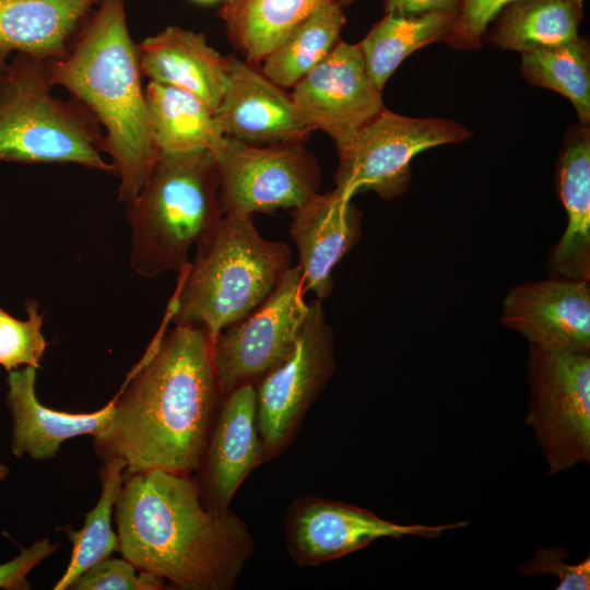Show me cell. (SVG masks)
<instances>
[{
	"label": "cell",
	"instance_id": "obj_1",
	"mask_svg": "<svg viewBox=\"0 0 590 590\" xmlns=\"http://www.w3.org/2000/svg\"><path fill=\"white\" fill-rule=\"evenodd\" d=\"M211 343L188 324L156 335L111 399L109 425L94 437L104 461H121L125 475L196 473L222 400Z\"/></svg>",
	"mask_w": 590,
	"mask_h": 590
},
{
	"label": "cell",
	"instance_id": "obj_2",
	"mask_svg": "<svg viewBox=\"0 0 590 590\" xmlns=\"http://www.w3.org/2000/svg\"><path fill=\"white\" fill-rule=\"evenodd\" d=\"M190 475H125L114 510L118 552L176 589H234L253 554V536L231 509L209 510Z\"/></svg>",
	"mask_w": 590,
	"mask_h": 590
},
{
	"label": "cell",
	"instance_id": "obj_3",
	"mask_svg": "<svg viewBox=\"0 0 590 590\" xmlns=\"http://www.w3.org/2000/svg\"><path fill=\"white\" fill-rule=\"evenodd\" d=\"M50 85L62 86L99 122L103 152L120 179L118 200L128 203L145 184L160 154L145 102L139 49L127 23L126 0H101L69 54L45 61Z\"/></svg>",
	"mask_w": 590,
	"mask_h": 590
},
{
	"label": "cell",
	"instance_id": "obj_4",
	"mask_svg": "<svg viewBox=\"0 0 590 590\" xmlns=\"http://www.w3.org/2000/svg\"><path fill=\"white\" fill-rule=\"evenodd\" d=\"M196 247L166 318L200 328L211 339L262 304L291 267V248L263 238L252 215H222Z\"/></svg>",
	"mask_w": 590,
	"mask_h": 590
},
{
	"label": "cell",
	"instance_id": "obj_5",
	"mask_svg": "<svg viewBox=\"0 0 590 590\" xmlns=\"http://www.w3.org/2000/svg\"><path fill=\"white\" fill-rule=\"evenodd\" d=\"M127 204L130 266L143 278L180 273L188 252L223 213L220 180L210 151L160 152L138 194Z\"/></svg>",
	"mask_w": 590,
	"mask_h": 590
},
{
	"label": "cell",
	"instance_id": "obj_6",
	"mask_svg": "<svg viewBox=\"0 0 590 590\" xmlns=\"http://www.w3.org/2000/svg\"><path fill=\"white\" fill-rule=\"evenodd\" d=\"M45 61L16 52L0 66V161L74 163L115 174L104 131L81 102L55 97Z\"/></svg>",
	"mask_w": 590,
	"mask_h": 590
},
{
	"label": "cell",
	"instance_id": "obj_7",
	"mask_svg": "<svg viewBox=\"0 0 590 590\" xmlns=\"http://www.w3.org/2000/svg\"><path fill=\"white\" fill-rule=\"evenodd\" d=\"M531 425L548 474L590 461V355L531 345L528 357Z\"/></svg>",
	"mask_w": 590,
	"mask_h": 590
},
{
	"label": "cell",
	"instance_id": "obj_8",
	"mask_svg": "<svg viewBox=\"0 0 590 590\" xmlns=\"http://www.w3.org/2000/svg\"><path fill=\"white\" fill-rule=\"evenodd\" d=\"M471 137L469 129L450 119L413 118L385 108L339 155L335 190L347 199L365 191H375L384 200L396 199L410 186L415 155Z\"/></svg>",
	"mask_w": 590,
	"mask_h": 590
},
{
	"label": "cell",
	"instance_id": "obj_9",
	"mask_svg": "<svg viewBox=\"0 0 590 590\" xmlns=\"http://www.w3.org/2000/svg\"><path fill=\"white\" fill-rule=\"evenodd\" d=\"M334 333L321 302L309 311L290 355L256 387L257 425L267 462L282 455L337 369Z\"/></svg>",
	"mask_w": 590,
	"mask_h": 590
},
{
	"label": "cell",
	"instance_id": "obj_10",
	"mask_svg": "<svg viewBox=\"0 0 590 590\" xmlns=\"http://www.w3.org/2000/svg\"><path fill=\"white\" fill-rule=\"evenodd\" d=\"M211 153L219 173L223 215L292 211L320 187L319 164L304 142L257 146L224 137Z\"/></svg>",
	"mask_w": 590,
	"mask_h": 590
},
{
	"label": "cell",
	"instance_id": "obj_11",
	"mask_svg": "<svg viewBox=\"0 0 590 590\" xmlns=\"http://www.w3.org/2000/svg\"><path fill=\"white\" fill-rule=\"evenodd\" d=\"M304 295L300 269L290 267L262 304L212 339L222 398L259 380L290 355L309 311Z\"/></svg>",
	"mask_w": 590,
	"mask_h": 590
},
{
	"label": "cell",
	"instance_id": "obj_12",
	"mask_svg": "<svg viewBox=\"0 0 590 590\" xmlns=\"http://www.w3.org/2000/svg\"><path fill=\"white\" fill-rule=\"evenodd\" d=\"M467 523L400 524L358 506L306 495L290 505L283 526L285 545L294 563L315 567L357 552L378 539H435Z\"/></svg>",
	"mask_w": 590,
	"mask_h": 590
},
{
	"label": "cell",
	"instance_id": "obj_13",
	"mask_svg": "<svg viewBox=\"0 0 590 590\" xmlns=\"http://www.w3.org/2000/svg\"><path fill=\"white\" fill-rule=\"evenodd\" d=\"M293 88L303 122L311 130L324 131L338 155L386 108L367 75L358 44L343 40Z\"/></svg>",
	"mask_w": 590,
	"mask_h": 590
},
{
	"label": "cell",
	"instance_id": "obj_14",
	"mask_svg": "<svg viewBox=\"0 0 590 590\" xmlns=\"http://www.w3.org/2000/svg\"><path fill=\"white\" fill-rule=\"evenodd\" d=\"M267 462L257 425L256 387L244 384L222 398L199 469L204 506L215 512L229 505L247 476Z\"/></svg>",
	"mask_w": 590,
	"mask_h": 590
},
{
	"label": "cell",
	"instance_id": "obj_15",
	"mask_svg": "<svg viewBox=\"0 0 590 590\" xmlns=\"http://www.w3.org/2000/svg\"><path fill=\"white\" fill-rule=\"evenodd\" d=\"M225 137L250 145L304 142L312 131L300 119L292 94L257 64L227 56V84L214 113Z\"/></svg>",
	"mask_w": 590,
	"mask_h": 590
},
{
	"label": "cell",
	"instance_id": "obj_16",
	"mask_svg": "<svg viewBox=\"0 0 590 590\" xmlns=\"http://www.w3.org/2000/svg\"><path fill=\"white\" fill-rule=\"evenodd\" d=\"M500 321L531 345L589 353V281L553 279L526 282L508 290Z\"/></svg>",
	"mask_w": 590,
	"mask_h": 590
},
{
	"label": "cell",
	"instance_id": "obj_17",
	"mask_svg": "<svg viewBox=\"0 0 590 590\" xmlns=\"http://www.w3.org/2000/svg\"><path fill=\"white\" fill-rule=\"evenodd\" d=\"M292 216L303 290L326 299L333 291L334 268L362 237V212L334 189L315 193Z\"/></svg>",
	"mask_w": 590,
	"mask_h": 590
},
{
	"label": "cell",
	"instance_id": "obj_18",
	"mask_svg": "<svg viewBox=\"0 0 590 590\" xmlns=\"http://www.w3.org/2000/svg\"><path fill=\"white\" fill-rule=\"evenodd\" d=\"M36 369L23 366L9 371L7 406L12 418L11 451L34 460L54 458L63 441L103 433L110 423L113 400L90 413H69L52 410L37 399Z\"/></svg>",
	"mask_w": 590,
	"mask_h": 590
},
{
	"label": "cell",
	"instance_id": "obj_19",
	"mask_svg": "<svg viewBox=\"0 0 590 590\" xmlns=\"http://www.w3.org/2000/svg\"><path fill=\"white\" fill-rule=\"evenodd\" d=\"M138 49L143 76L189 91L215 113L227 84V56L211 47L203 33L169 25Z\"/></svg>",
	"mask_w": 590,
	"mask_h": 590
},
{
	"label": "cell",
	"instance_id": "obj_20",
	"mask_svg": "<svg viewBox=\"0 0 590 590\" xmlns=\"http://www.w3.org/2000/svg\"><path fill=\"white\" fill-rule=\"evenodd\" d=\"M557 181L567 213L566 229L553 248L547 270L551 278L590 279V128L567 129L557 161Z\"/></svg>",
	"mask_w": 590,
	"mask_h": 590
},
{
	"label": "cell",
	"instance_id": "obj_21",
	"mask_svg": "<svg viewBox=\"0 0 590 590\" xmlns=\"http://www.w3.org/2000/svg\"><path fill=\"white\" fill-rule=\"evenodd\" d=\"M101 0H0V66L22 52L64 58Z\"/></svg>",
	"mask_w": 590,
	"mask_h": 590
},
{
	"label": "cell",
	"instance_id": "obj_22",
	"mask_svg": "<svg viewBox=\"0 0 590 590\" xmlns=\"http://www.w3.org/2000/svg\"><path fill=\"white\" fill-rule=\"evenodd\" d=\"M585 0H514L487 26L483 40L521 52L564 45L579 37Z\"/></svg>",
	"mask_w": 590,
	"mask_h": 590
},
{
	"label": "cell",
	"instance_id": "obj_23",
	"mask_svg": "<svg viewBox=\"0 0 590 590\" xmlns=\"http://www.w3.org/2000/svg\"><path fill=\"white\" fill-rule=\"evenodd\" d=\"M144 95L158 152H213L225 137L214 111L193 93L149 81Z\"/></svg>",
	"mask_w": 590,
	"mask_h": 590
},
{
	"label": "cell",
	"instance_id": "obj_24",
	"mask_svg": "<svg viewBox=\"0 0 590 590\" xmlns=\"http://www.w3.org/2000/svg\"><path fill=\"white\" fill-rule=\"evenodd\" d=\"M457 16L446 12L387 13L377 21L358 43L367 75L376 90L382 93L389 78L412 52L433 43H446Z\"/></svg>",
	"mask_w": 590,
	"mask_h": 590
},
{
	"label": "cell",
	"instance_id": "obj_25",
	"mask_svg": "<svg viewBox=\"0 0 590 590\" xmlns=\"http://www.w3.org/2000/svg\"><path fill=\"white\" fill-rule=\"evenodd\" d=\"M328 0H223L217 11L226 36L258 64L319 4Z\"/></svg>",
	"mask_w": 590,
	"mask_h": 590
},
{
	"label": "cell",
	"instance_id": "obj_26",
	"mask_svg": "<svg viewBox=\"0 0 590 590\" xmlns=\"http://www.w3.org/2000/svg\"><path fill=\"white\" fill-rule=\"evenodd\" d=\"M345 22L339 0L322 2L263 59L262 72L283 88L294 87L334 49Z\"/></svg>",
	"mask_w": 590,
	"mask_h": 590
},
{
	"label": "cell",
	"instance_id": "obj_27",
	"mask_svg": "<svg viewBox=\"0 0 590 590\" xmlns=\"http://www.w3.org/2000/svg\"><path fill=\"white\" fill-rule=\"evenodd\" d=\"M519 70L532 85L568 98L580 125L590 123V46L586 37L548 48L521 52Z\"/></svg>",
	"mask_w": 590,
	"mask_h": 590
},
{
	"label": "cell",
	"instance_id": "obj_28",
	"mask_svg": "<svg viewBox=\"0 0 590 590\" xmlns=\"http://www.w3.org/2000/svg\"><path fill=\"white\" fill-rule=\"evenodd\" d=\"M99 475V498L85 515L83 527L69 532L72 543L70 560L54 590H67L81 574L119 550L118 535L111 528V517L125 479V464L119 460L104 461Z\"/></svg>",
	"mask_w": 590,
	"mask_h": 590
},
{
	"label": "cell",
	"instance_id": "obj_29",
	"mask_svg": "<svg viewBox=\"0 0 590 590\" xmlns=\"http://www.w3.org/2000/svg\"><path fill=\"white\" fill-rule=\"evenodd\" d=\"M25 309L27 318L21 320L0 306V365L8 371L23 366L38 368L47 346L38 303L30 298Z\"/></svg>",
	"mask_w": 590,
	"mask_h": 590
},
{
	"label": "cell",
	"instance_id": "obj_30",
	"mask_svg": "<svg viewBox=\"0 0 590 590\" xmlns=\"http://www.w3.org/2000/svg\"><path fill=\"white\" fill-rule=\"evenodd\" d=\"M70 590H161L165 581L152 574L140 571L126 558L107 557L83 574Z\"/></svg>",
	"mask_w": 590,
	"mask_h": 590
},
{
	"label": "cell",
	"instance_id": "obj_31",
	"mask_svg": "<svg viewBox=\"0 0 590 590\" xmlns=\"http://www.w3.org/2000/svg\"><path fill=\"white\" fill-rule=\"evenodd\" d=\"M568 553L563 547L539 548L532 559L518 568L522 575H554L559 579L557 590H589L590 558L578 564H566Z\"/></svg>",
	"mask_w": 590,
	"mask_h": 590
},
{
	"label": "cell",
	"instance_id": "obj_32",
	"mask_svg": "<svg viewBox=\"0 0 590 590\" xmlns=\"http://www.w3.org/2000/svg\"><path fill=\"white\" fill-rule=\"evenodd\" d=\"M511 1L514 0H463L455 27L446 43L453 49H480L487 26Z\"/></svg>",
	"mask_w": 590,
	"mask_h": 590
},
{
	"label": "cell",
	"instance_id": "obj_33",
	"mask_svg": "<svg viewBox=\"0 0 590 590\" xmlns=\"http://www.w3.org/2000/svg\"><path fill=\"white\" fill-rule=\"evenodd\" d=\"M58 544L43 538L23 548L13 559L0 564V589L27 590L31 583L27 575L44 559L52 555Z\"/></svg>",
	"mask_w": 590,
	"mask_h": 590
},
{
	"label": "cell",
	"instance_id": "obj_34",
	"mask_svg": "<svg viewBox=\"0 0 590 590\" xmlns=\"http://www.w3.org/2000/svg\"><path fill=\"white\" fill-rule=\"evenodd\" d=\"M463 0H382L384 12L400 14H421L446 12L458 15Z\"/></svg>",
	"mask_w": 590,
	"mask_h": 590
},
{
	"label": "cell",
	"instance_id": "obj_35",
	"mask_svg": "<svg viewBox=\"0 0 590 590\" xmlns=\"http://www.w3.org/2000/svg\"><path fill=\"white\" fill-rule=\"evenodd\" d=\"M197 4H201V5H211V4H214L216 2H222L223 0H190Z\"/></svg>",
	"mask_w": 590,
	"mask_h": 590
},
{
	"label": "cell",
	"instance_id": "obj_36",
	"mask_svg": "<svg viewBox=\"0 0 590 590\" xmlns=\"http://www.w3.org/2000/svg\"><path fill=\"white\" fill-rule=\"evenodd\" d=\"M8 473V467L0 462V482H2L7 477Z\"/></svg>",
	"mask_w": 590,
	"mask_h": 590
},
{
	"label": "cell",
	"instance_id": "obj_37",
	"mask_svg": "<svg viewBox=\"0 0 590 590\" xmlns=\"http://www.w3.org/2000/svg\"><path fill=\"white\" fill-rule=\"evenodd\" d=\"M356 0H339V2L343 5V7H347V5H351L352 3H354Z\"/></svg>",
	"mask_w": 590,
	"mask_h": 590
}]
</instances>
